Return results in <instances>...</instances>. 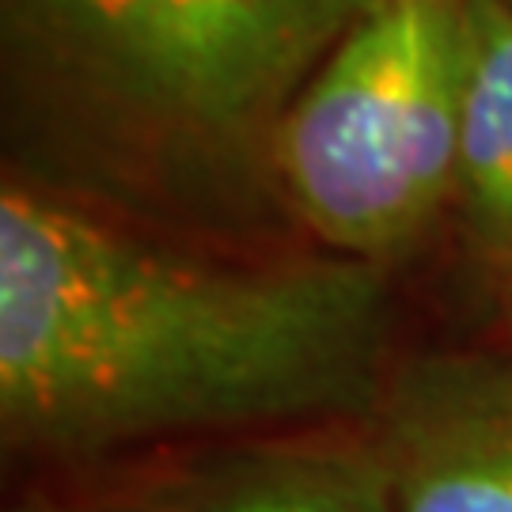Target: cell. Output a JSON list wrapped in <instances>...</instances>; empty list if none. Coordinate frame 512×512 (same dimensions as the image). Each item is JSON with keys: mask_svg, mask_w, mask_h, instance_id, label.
Instances as JSON below:
<instances>
[{"mask_svg": "<svg viewBox=\"0 0 512 512\" xmlns=\"http://www.w3.org/2000/svg\"><path fill=\"white\" fill-rule=\"evenodd\" d=\"M103 512H395L372 444L277 437L232 444L118 494Z\"/></svg>", "mask_w": 512, "mask_h": 512, "instance_id": "cell-5", "label": "cell"}, {"mask_svg": "<svg viewBox=\"0 0 512 512\" xmlns=\"http://www.w3.org/2000/svg\"><path fill=\"white\" fill-rule=\"evenodd\" d=\"M471 0H380L274 129L277 171L315 236L380 266L456 198Z\"/></svg>", "mask_w": 512, "mask_h": 512, "instance_id": "cell-2", "label": "cell"}, {"mask_svg": "<svg viewBox=\"0 0 512 512\" xmlns=\"http://www.w3.org/2000/svg\"><path fill=\"white\" fill-rule=\"evenodd\" d=\"M368 440L395 512H512V361L429 353L380 391Z\"/></svg>", "mask_w": 512, "mask_h": 512, "instance_id": "cell-4", "label": "cell"}, {"mask_svg": "<svg viewBox=\"0 0 512 512\" xmlns=\"http://www.w3.org/2000/svg\"><path fill=\"white\" fill-rule=\"evenodd\" d=\"M19 512H61V509H54V505H27V509H19Z\"/></svg>", "mask_w": 512, "mask_h": 512, "instance_id": "cell-7", "label": "cell"}, {"mask_svg": "<svg viewBox=\"0 0 512 512\" xmlns=\"http://www.w3.org/2000/svg\"><path fill=\"white\" fill-rule=\"evenodd\" d=\"M16 23L133 126L198 148L277 129L380 0H8Z\"/></svg>", "mask_w": 512, "mask_h": 512, "instance_id": "cell-3", "label": "cell"}, {"mask_svg": "<svg viewBox=\"0 0 512 512\" xmlns=\"http://www.w3.org/2000/svg\"><path fill=\"white\" fill-rule=\"evenodd\" d=\"M380 266H220L8 183L0 194V421L16 448L145 440L380 403Z\"/></svg>", "mask_w": 512, "mask_h": 512, "instance_id": "cell-1", "label": "cell"}, {"mask_svg": "<svg viewBox=\"0 0 512 512\" xmlns=\"http://www.w3.org/2000/svg\"><path fill=\"white\" fill-rule=\"evenodd\" d=\"M475 243L512 270V8L471 0L456 198Z\"/></svg>", "mask_w": 512, "mask_h": 512, "instance_id": "cell-6", "label": "cell"}, {"mask_svg": "<svg viewBox=\"0 0 512 512\" xmlns=\"http://www.w3.org/2000/svg\"><path fill=\"white\" fill-rule=\"evenodd\" d=\"M501 4H509V8H512V0H501Z\"/></svg>", "mask_w": 512, "mask_h": 512, "instance_id": "cell-8", "label": "cell"}]
</instances>
